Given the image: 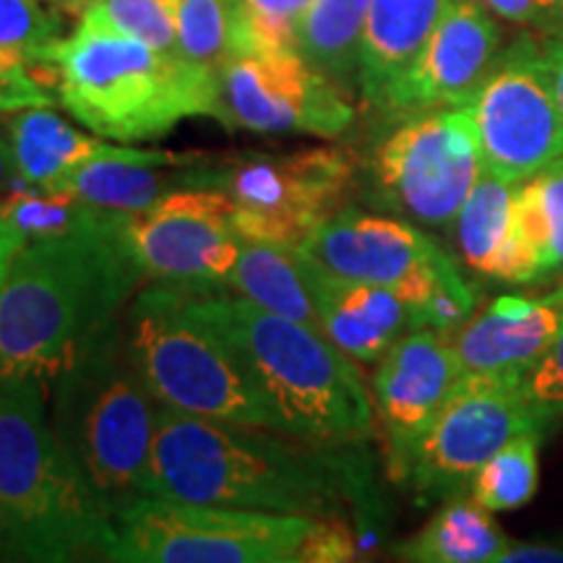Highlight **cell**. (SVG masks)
I'll return each mask as SVG.
<instances>
[{"mask_svg":"<svg viewBox=\"0 0 563 563\" xmlns=\"http://www.w3.org/2000/svg\"><path fill=\"white\" fill-rule=\"evenodd\" d=\"M517 183L485 170L464 199L454 220L456 249L462 262L481 277L511 282V201Z\"/></svg>","mask_w":563,"mask_h":563,"instance_id":"25","label":"cell"},{"mask_svg":"<svg viewBox=\"0 0 563 563\" xmlns=\"http://www.w3.org/2000/svg\"><path fill=\"white\" fill-rule=\"evenodd\" d=\"M481 173V136L470 104L418 112L386 133L365 159V201L443 230L454 224Z\"/></svg>","mask_w":563,"mask_h":563,"instance_id":"11","label":"cell"},{"mask_svg":"<svg viewBox=\"0 0 563 563\" xmlns=\"http://www.w3.org/2000/svg\"><path fill=\"white\" fill-rule=\"evenodd\" d=\"M222 123L264 136L336 139L355 123L347 91L298 51L235 55L217 74Z\"/></svg>","mask_w":563,"mask_h":563,"instance_id":"14","label":"cell"},{"mask_svg":"<svg viewBox=\"0 0 563 563\" xmlns=\"http://www.w3.org/2000/svg\"><path fill=\"white\" fill-rule=\"evenodd\" d=\"M496 563H563V540H509Z\"/></svg>","mask_w":563,"mask_h":563,"instance_id":"38","label":"cell"},{"mask_svg":"<svg viewBox=\"0 0 563 563\" xmlns=\"http://www.w3.org/2000/svg\"><path fill=\"white\" fill-rule=\"evenodd\" d=\"M467 104L485 170L522 183L563 157V112L530 34L501 51Z\"/></svg>","mask_w":563,"mask_h":563,"instance_id":"13","label":"cell"},{"mask_svg":"<svg viewBox=\"0 0 563 563\" xmlns=\"http://www.w3.org/2000/svg\"><path fill=\"white\" fill-rule=\"evenodd\" d=\"M522 378V371L464 373L407 467L402 485L415 501L428 506L470 490L477 470L506 441L543 428L527 405Z\"/></svg>","mask_w":563,"mask_h":563,"instance_id":"12","label":"cell"},{"mask_svg":"<svg viewBox=\"0 0 563 563\" xmlns=\"http://www.w3.org/2000/svg\"><path fill=\"white\" fill-rule=\"evenodd\" d=\"M159 410L129 352L123 313L53 378L55 433L110 514L150 493Z\"/></svg>","mask_w":563,"mask_h":563,"instance_id":"6","label":"cell"},{"mask_svg":"<svg viewBox=\"0 0 563 563\" xmlns=\"http://www.w3.org/2000/svg\"><path fill=\"white\" fill-rule=\"evenodd\" d=\"M141 279L125 211L26 243L0 285V378L53 384L76 350L125 311Z\"/></svg>","mask_w":563,"mask_h":563,"instance_id":"2","label":"cell"},{"mask_svg":"<svg viewBox=\"0 0 563 563\" xmlns=\"http://www.w3.org/2000/svg\"><path fill=\"white\" fill-rule=\"evenodd\" d=\"M462 376L452 342L435 329L405 334L378 361L371 378V397L384 435L386 470L394 483H405L415 449Z\"/></svg>","mask_w":563,"mask_h":563,"instance_id":"16","label":"cell"},{"mask_svg":"<svg viewBox=\"0 0 563 563\" xmlns=\"http://www.w3.org/2000/svg\"><path fill=\"white\" fill-rule=\"evenodd\" d=\"M26 245V238L13 228L11 222H5L0 217V285H3L5 274H9L13 258L19 256V251Z\"/></svg>","mask_w":563,"mask_h":563,"instance_id":"40","label":"cell"},{"mask_svg":"<svg viewBox=\"0 0 563 563\" xmlns=\"http://www.w3.org/2000/svg\"><path fill=\"white\" fill-rule=\"evenodd\" d=\"M540 431L517 433L477 470L470 496L488 511H517L534 498L540 485Z\"/></svg>","mask_w":563,"mask_h":563,"instance_id":"27","label":"cell"},{"mask_svg":"<svg viewBox=\"0 0 563 563\" xmlns=\"http://www.w3.org/2000/svg\"><path fill=\"white\" fill-rule=\"evenodd\" d=\"M58 102L95 136L133 144L167 136L188 118H217L220 81L214 70L146 42L76 26L53 47Z\"/></svg>","mask_w":563,"mask_h":563,"instance_id":"5","label":"cell"},{"mask_svg":"<svg viewBox=\"0 0 563 563\" xmlns=\"http://www.w3.org/2000/svg\"><path fill=\"white\" fill-rule=\"evenodd\" d=\"M509 534L470 493L446 498L415 538L394 548L399 561L410 563H496Z\"/></svg>","mask_w":563,"mask_h":563,"instance_id":"23","label":"cell"},{"mask_svg":"<svg viewBox=\"0 0 563 563\" xmlns=\"http://www.w3.org/2000/svg\"><path fill=\"white\" fill-rule=\"evenodd\" d=\"M175 32L183 58L214 74L243 53L238 0H178Z\"/></svg>","mask_w":563,"mask_h":563,"instance_id":"28","label":"cell"},{"mask_svg":"<svg viewBox=\"0 0 563 563\" xmlns=\"http://www.w3.org/2000/svg\"><path fill=\"white\" fill-rule=\"evenodd\" d=\"M538 58L543 66L548 81H551L555 100L563 112V34H551V37L538 40Z\"/></svg>","mask_w":563,"mask_h":563,"instance_id":"39","label":"cell"},{"mask_svg":"<svg viewBox=\"0 0 563 563\" xmlns=\"http://www.w3.org/2000/svg\"><path fill=\"white\" fill-rule=\"evenodd\" d=\"M5 136L11 141L19 178L30 186L55 191L79 167L95 159H144L157 165H188L201 154H178L162 150H136L129 144H108L102 136H89L74 129L53 108H30L5 118Z\"/></svg>","mask_w":563,"mask_h":563,"instance_id":"20","label":"cell"},{"mask_svg":"<svg viewBox=\"0 0 563 563\" xmlns=\"http://www.w3.org/2000/svg\"><path fill=\"white\" fill-rule=\"evenodd\" d=\"M553 295H555V298H559L561 302H563V282H561V285L559 287H555V290H551Z\"/></svg>","mask_w":563,"mask_h":563,"instance_id":"43","label":"cell"},{"mask_svg":"<svg viewBox=\"0 0 563 563\" xmlns=\"http://www.w3.org/2000/svg\"><path fill=\"white\" fill-rule=\"evenodd\" d=\"M32 66L34 63L26 55L0 47V115L30 108H53L58 102V89L42 81Z\"/></svg>","mask_w":563,"mask_h":563,"instance_id":"33","label":"cell"},{"mask_svg":"<svg viewBox=\"0 0 563 563\" xmlns=\"http://www.w3.org/2000/svg\"><path fill=\"white\" fill-rule=\"evenodd\" d=\"M63 0H0V47L47 66L63 40Z\"/></svg>","mask_w":563,"mask_h":563,"instance_id":"31","label":"cell"},{"mask_svg":"<svg viewBox=\"0 0 563 563\" xmlns=\"http://www.w3.org/2000/svg\"><path fill=\"white\" fill-rule=\"evenodd\" d=\"M199 188L196 159L188 165H157L144 159H95L79 167L55 191L74 194L76 199L95 203L110 211H141L150 209L162 196Z\"/></svg>","mask_w":563,"mask_h":563,"instance_id":"24","label":"cell"},{"mask_svg":"<svg viewBox=\"0 0 563 563\" xmlns=\"http://www.w3.org/2000/svg\"><path fill=\"white\" fill-rule=\"evenodd\" d=\"M0 522L16 561L104 555L112 538V514L55 433L40 378H0Z\"/></svg>","mask_w":563,"mask_h":563,"instance_id":"4","label":"cell"},{"mask_svg":"<svg viewBox=\"0 0 563 563\" xmlns=\"http://www.w3.org/2000/svg\"><path fill=\"white\" fill-rule=\"evenodd\" d=\"M123 323L133 363L162 407L279 431L235 352L194 313L191 292L152 282L125 306Z\"/></svg>","mask_w":563,"mask_h":563,"instance_id":"7","label":"cell"},{"mask_svg":"<svg viewBox=\"0 0 563 563\" xmlns=\"http://www.w3.org/2000/svg\"><path fill=\"white\" fill-rule=\"evenodd\" d=\"M16 180H19V173H16V162H13L11 141L5 133H0V196L9 194Z\"/></svg>","mask_w":563,"mask_h":563,"instance_id":"41","label":"cell"},{"mask_svg":"<svg viewBox=\"0 0 563 563\" xmlns=\"http://www.w3.org/2000/svg\"><path fill=\"white\" fill-rule=\"evenodd\" d=\"M311 3L313 0H238L243 53L298 51L300 21Z\"/></svg>","mask_w":563,"mask_h":563,"instance_id":"32","label":"cell"},{"mask_svg":"<svg viewBox=\"0 0 563 563\" xmlns=\"http://www.w3.org/2000/svg\"><path fill=\"white\" fill-rule=\"evenodd\" d=\"M150 493L287 517H347V509L365 514L368 464L357 446L162 407Z\"/></svg>","mask_w":563,"mask_h":563,"instance_id":"1","label":"cell"},{"mask_svg":"<svg viewBox=\"0 0 563 563\" xmlns=\"http://www.w3.org/2000/svg\"><path fill=\"white\" fill-rule=\"evenodd\" d=\"M498 55L501 30L483 0H452L378 112L407 118L467 104L496 66Z\"/></svg>","mask_w":563,"mask_h":563,"instance_id":"17","label":"cell"},{"mask_svg":"<svg viewBox=\"0 0 563 563\" xmlns=\"http://www.w3.org/2000/svg\"><path fill=\"white\" fill-rule=\"evenodd\" d=\"M361 548H357V532L352 530L347 517H321L313 519L311 530L302 540L298 563H344L355 561Z\"/></svg>","mask_w":563,"mask_h":563,"instance_id":"35","label":"cell"},{"mask_svg":"<svg viewBox=\"0 0 563 563\" xmlns=\"http://www.w3.org/2000/svg\"><path fill=\"white\" fill-rule=\"evenodd\" d=\"M302 251L340 277L389 287L412 302L422 329L449 334L477 308V292L454 258L410 220L342 207L302 243Z\"/></svg>","mask_w":563,"mask_h":563,"instance_id":"8","label":"cell"},{"mask_svg":"<svg viewBox=\"0 0 563 563\" xmlns=\"http://www.w3.org/2000/svg\"><path fill=\"white\" fill-rule=\"evenodd\" d=\"M196 175L199 188H217L235 203L238 235L287 249H302L329 217L347 207L357 183L355 159L336 146L232 157L201 154Z\"/></svg>","mask_w":563,"mask_h":563,"instance_id":"10","label":"cell"},{"mask_svg":"<svg viewBox=\"0 0 563 563\" xmlns=\"http://www.w3.org/2000/svg\"><path fill=\"white\" fill-rule=\"evenodd\" d=\"M368 9L371 0H313L298 30V53L347 95L357 91Z\"/></svg>","mask_w":563,"mask_h":563,"instance_id":"26","label":"cell"},{"mask_svg":"<svg viewBox=\"0 0 563 563\" xmlns=\"http://www.w3.org/2000/svg\"><path fill=\"white\" fill-rule=\"evenodd\" d=\"M311 517L228 509L170 496L133 498L112 514L104 561L298 563Z\"/></svg>","mask_w":563,"mask_h":563,"instance_id":"9","label":"cell"},{"mask_svg":"<svg viewBox=\"0 0 563 563\" xmlns=\"http://www.w3.org/2000/svg\"><path fill=\"white\" fill-rule=\"evenodd\" d=\"M449 5L452 0H371L357 66V95L365 108H384Z\"/></svg>","mask_w":563,"mask_h":563,"instance_id":"21","label":"cell"},{"mask_svg":"<svg viewBox=\"0 0 563 563\" xmlns=\"http://www.w3.org/2000/svg\"><path fill=\"white\" fill-rule=\"evenodd\" d=\"M235 203L217 188H180L125 214V235L144 277L188 292L228 290L243 238Z\"/></svg>","mask_w":563,"mask_h":563,"instance_id":"15","label":"cell"},{"mask_svg":"<svg viewBox=\"0 0 563 563\" xmlns=\"http://www.w3.org/2000/svg\"><path fill=\"white\" fill-rule=\"evenodd\" d=\"M522 391L543 428L563 420V329L555 334L551 347L538 357V363L525 373Z\"/></svg>","mask_w":563,"mask_h":563,"instance_id":"34","label":"cell"},{"mask_svg":"<svg viewBox=\"0 0 563 563\" xmlns=\"http://www.w3.org/2000/svg\"><path fill=\"white\" fill-rule=\"evenodd\" d=\"M527 180H530L540 207V217H543L548 230L551 269L553 274H559L563 272V157L551 162L545 170H540Z\"/></svg>","mask_w":563,"mask_h":563,"instance_id":"36","label":"cell"},{"mask_svg":"<svg viewBox=\"0 0 563 563\" xmlns=\"http://www.w3.org/2000/svg\"><path fill=\"white\" fill-rule=\"evenodd\" d=\"M308 282L319 329L355 363H378L394 342L422 329L418 308L389 287L340 277L311 256Z\"/></svg>","mask_w":563,"mask_h":563,"instance_id":"18","label":"cell"},{"mask_svg":"<svg viewBox=\"0 0 563 563\" xmlns=\"http://www.w3.org/2000/svg\"><path fill=\"white\" fill-rule=\"evenodd\" d=\"M563 329V302L498 295L449 336L464 373H527Z\"/></svg>","mask_w":563,"mask_h":563,"instance_id":"19","label":"cell"},{"mask_svg":"<svg viewBox=\"0 0 563 563\" xmlns=\"http://www.w3.org/2000/svg\"><path fill=\"white\" fill-rule=\"evenodd\" d=\"M5 555V532H3V522H0V559Z\"/></svg>","mask_w":563,"mask_h":563,"instance_id":"42","label":"cell"},{"mask_svg":"<svg viewBox=\"0 0 563 563\" xmlns=\"http://www.w3.org/2000/svg\"><path fill=\"white\" fill-rule=\"evenodd\" d=\"M104 211L108 209L76 199L74 194L47 191V188L30 186L21 178L13 183L9 194L0 196V217L11 222L26 238V243L87 228L100 220Z\"/></svg>","mask_w":563,"mask_h":563,"instance_id":"29","label":"cell"},{"mask_svg":"<svg viewBox=\"0 0 563 563\" xmlns=\"http://www.w3.org/2000/svg\"><path fill=\"white\" fill-rule=\"evenodd\" d=\"M66 3H76V5H81V9H84V3H89V0H63V5H66Z\"/></svg>","mask_w":563,"mask_h":563,"instance_id":"44","label":"cell"},{"mask_svg":"<svg viewBox=\"0 0 563 563\" xmlns=\"http://www.w3.org/2000/svg\"><path fill=\"white\" fill-rule=\"evenodd\" d=\"M228 290L243 295L266 311L319 329V313L308 282V256L300 249L243 238Z\"/></svg>","mask_w":563,"mask_h":563,"instance_id":"22","label":"cell"},{"mask_svg":"<svg viewBox=\"0 0 563 563\" xmlns=\"http://www.w3.org/2000/svg\"><path fill=\"white\" fill-rule=\"evenodd\" d=\"M493 16L540 32L543 37L563 34V0H483Z\"/></svg>","mask_w":563,"mask_h":563,"instance_id":"37","label":"cell"},{"mask_svg":"<svg viewBox=\"0 0 563 563\" xmlns=\"http://www.w3.org/2000/svg\"><path fill=\"white\" fill-rule=\"evenodd\" d=\"M191 308L235 352L282 433L327 446L371 439L376 412L363 373L327 334L230 290L191 292Z\"/></svg>","mask_w":563,"mask_h":563,"instance_id":"3","label":"cell"},{"mask_svg":"<svg viewBox=\"0 0 563 563\" xmlns=\"http://www.w3.org/2000/svg\"><path fill=\"white\" fill-rule=\"evenodd\" d=\"M178 0H89L84 3L79 24L89 30L125 34L154 51L178 53L175 32Z\"/></svg>","mask_w":563,"mask_h":563,"instance_id":"30","label":"cell"}]
</instances>
